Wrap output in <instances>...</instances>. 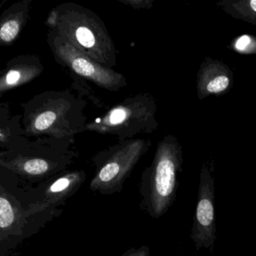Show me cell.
I'll list each match as a JSON object with an SVG mask.
<instances>
[{
  "label": "cell",
  "instance_id": "6da1fadb",
  "mask_svg": "<svg viewBox=\"0 0 256 256\" xmlns=\"http://www.w3.org/2000/svg\"><path fill=\"white\" fill-rule=\"evenodd\" d=\"M22 125L28 138H49L73 144L88 124L86 102L71 90H48L22 104Z\"/></svg>",
  "mask_w": 256,
  "mask_h": 256
},
{
  "label": "cell",
  "instance_id": "7a4b0ae2",
  "mask_svg": "<svg viewBox=\"0 0 256 256\" xmlns=\"http://www.w3.org/2000/svg\"><path fill=\"white\" fill-rule=\"evenodd\" d=\"M49 30L101 65L116 66V49L103 20L92 10L74 2L54 8L46 19Z\"/></svg>",
  "mask_w": 256,
  "mask_h": 256
},
{
  "label": "cell",
  "instance_id": "3957f363",
  "mask_svg": "<svg viewBox=\"0 0 256 256\" xmlns=\"http://www.w3.org/2000/svg\"><path fill=\"white\" fill-rule=\"evenodd\" d=\"M156 102L146 92L126 98L98 118L88 122L85 132L116 136L119 142L151 134L157 127Z\"/></svg>",
  "mask_w": 256,
  "mask_h": 256
},
{
  "label": "cell",
  "instance_id": "277c9868",
  "mask_svg": "<svg viewBox=\"0 0 256 256\" xmlns=\"http://www.w3.org/2000/svg\"><path fill=\"white\" fill-rule=\"evenodd\" d=\"M182 148L173 136L164 137L157 145L150 167L145 172L148 206L152 216L167 212L176 197L178 172H182Z\"/></svg>",
  "mask_w": 256,
  "mask_h": 256
},
{
  "label": "cell",
  "instance_id": "5b68a950",
  "mask_svg": "<svg viewBox=\"0 0 256 256\" xmlns=\"http://www.w3.org/2000/svg\"><path fill=\"white\" fill-rule=\"evenodd\" d=\"M71 144L49 138H28L1 152L2 164L31 176H41L66 166L74 156Z\"/></svg>",
  "mask_w": 256,
  "mask_h": 256
},
{
  "label": "cell",
  "instance_id": "8992f818",
  "mask_svg": "<svg viewBox=\"0 0 256 256\" xmlns=\"http://www.w3.org/2000/svg\"><path fill=\"white\" fill-rule=\"evenodd\" d=\"M47 42L55 61L61 66L68 68L74 77L112 92L120 90L127 86L126 78L121 73L98 64L49 30Z\"/></svg>",
  "mask_w": 256,
  "mask_h": 256
},
{
  "label": "cell",
  "instance_id": "52a82bcc",
  "mask_svg": "<svg viewBox=\"0 0 256 256\" xmlns=\"http://www.w3.org/2000/svg\"><path fill=\"white\" fill-rule=\"evenodd\" d=\"M150 146L149 139L134 138L119 142L98 152L94 158L98 168L94 182L112 185L120 182L130 173Z\"/></svg>",
  "mask_w": 256,
  "mask_h": 256
},
{
  "label": "cell",
  "instance_id": "ba28073f",
  "mask_svg": "<svg viewBox=\"0 0 256 256\" xmlns=\"http://www.w3.org/2000/svg\"><path fill=\"white\" fill-rule=\"evenodd\" d=\"M214 178L209 167L204 164L200 172L198 202L190 238L196 250L214 248L216 239L215 206H214Z\"/></svg>",
  "mask_w": 256,
  "mask_h": 256
},
{
  "label": "cell",
  "instance_id": "9c48e42d",
  "mask_svg": "<svg viewBox=\"0 0 256 256\" xmlns=\"http://www.w3.org/2000/svg\"><path fill=\"white\" fill-rule=\"evenodd\" d=\"M44 66L36 54H22L10 60L1 72L0 96L14 88L28 84L41 76Z\"/></svg>",
  "mask_w": 256,
  "mask_h": 256
},
{
  "label": "cell",
  "instance_id": "30bf717a",
  "mask_svg": "<svg viewBox=\"0 0 256 256\" xmlns=\"http://www.w3.org/2000/svg\"><path fill=\"white\" fill-rule=\"evenodd\" d=\"M32 0H20L10 6L0 17V44L10 46L20 37L30 19Z\"/></svg>",
  "mask_w": 256,
  "mask_h": 256
},
{
  "label": "cell",
  "instance_id": "8fae6325",
  "mask_svg": "<svg viewBox=\"0 0 256 256\" xmlns=\"http://www.w3.org/2000/svg\"><path fill=\"white\" fill-rule=\"evenodd\" d=\"M22 114L12 113L8 103L0 107V146L2 151L8 150L26 138L22 125Z\"/></svg>",
  "mask_w": 256,
  "mask_h": 256
},
{
  "label": "cell",
  "instance_id": "7c38bea8",
  "mask_svg": "<svg viewBox=\"0 0 256 256\" xmlns=\"http://www.w3.org/2000/svg\"><path fill=\"white\" fill-rule=\"evenodd\" d=\"M220 64L214 65V72L210 66L203 67L198 76V90L202 96L224 92L230 86V78L226 74L227 68Z\"/></svg>",
  "mask_w": 256,
  "mask_h": 256
},
{
  "label": "cell",
  "instance_id": "4fadbf2b",
  "mask_svg": "<svg viewBox=\"0 0 256 256\" xmlns=\"http://www.w3.org/2000/svg\"><path fill=\"white\" fill-rule=\"evenodd\" d=\"M218 5L234 18L256 25V0L222 1Z\"/></svg>",
  "mask_w": 256,
  "mask_h": 256
},
{
  "label": "cell",
  "instance_id": "5bb4252c",
  "mask_svg": "<svg viewBox=\"0 0 256 256\" xmlns=\"http://www.w3.org/2000/svg\"><path fill=\"white\" fill-rule=\"evenodd\" d=\"M14 214L8 199L0 198V227L2 229L10 227L14 222Z\"/></svg>",
  "mask_w": 256,
  "mask_h": 256
},
{
  "label": "cell",
  "instance_id": "9a60e30c",
  "mask_svg": "<svg viewBox=\"0 0 256 256\" xmlns=\"http://www.w3.org/2000/svg\"><path fill=\"white\" fill-rule=\"evenodd\" d=\"M234 48L236 50L241 53H256V38H252L250 36H242L236 40Z\"/></svg>",
  "mask_w": 256,
  "mask_h": 256
},
{
  "label": "cell",
  "instance_id": "2e32d148",
  "mask_svg": "<svg viewBox=\"0 0 256 256\" xmlns=\"http://www.w3.org/2000/svg\"><path fill=\"white\" fill-rule=\"evenodd\" d=\"M119 2L128 6L134 10L150 8L152 7V0H119Z\"/></svg>",
  "mask_w": 256,
  "mask_h": 256
},
{
  "label": "cell",
  "instance_id": "e0dca14e",
  "mask_svg": "<svg viewBox=\"0 0 256 256\" xmlns=\"http://www.w3.org/2000/svg\"><path fill=\"white\" fill-rule=\"evenodd\" d=\"M74 175L70 176H64V178H60L58 180L55 181L52 186H50V191L52 192H60L64 191L66 190L70 184H71V179L73 178Z\"/></svg>",
  "mask_w": 256,
  "mask_h": 256
}]
</instances>
